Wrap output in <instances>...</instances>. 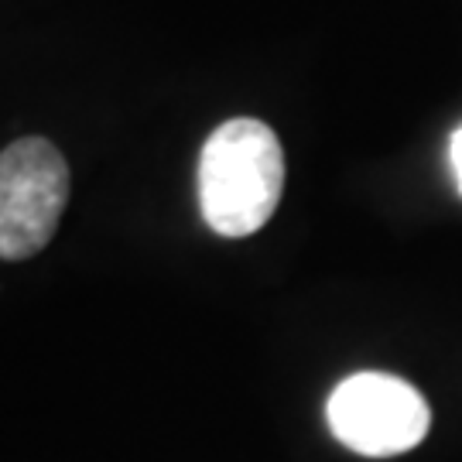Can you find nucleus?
Returning <instances> with one entry per match:
<instances>
[{"mask_svg": "<svg viewBox=\"0 0 462 462\" xmlns=\"http://www.w3.org/2000/svg\"><path fill=\"white\" fill-rule=\"evenodd\" d=\"M284 189V151L264 120L219 124L199 154V209L206 226L240 240L274 216Z\"/></svg>", "mask_w": 462, "mask_h": 462, "instance_id": "1", "label": "nucleus"}, {"mask_svg": "<svg viewBox=\"0 0 462 462\" xmlns=\"http://www.w3.org/2000/svg\"><path fill=\"white\" fill-rule=\"evenodd\" d=\"M69 202V165L45 137L0 151V257L24 261L49 247Z\"/></svg>", "mask_w": 462, "mask_h": 462, "instance_id": "3", "label": "nucleus"}, {"mask_svg": "<svg viewBox=\"0 0 462 462\" xmlns=\"http://www.w3.org/2000/svg\"><path fill=\"white\" fill-rule=\"evenodd\" d=\"M336 442L366 459H391L421 446L431 429L429 401L394 374H353L339 380L326 404Z\"/></svg>", "mask_w": 462, "mask_h": 462, "instance_id": "2", "label": "nucleus"}, {"mask_svg": "<svg viewBox=\"0 0 462 462\" xmlns=\"http://www.w3.org/2000/svg\"><path fill=\"white\" fill-rule=\"evenodd\" d=\"M448 158H452L456 185H459V192H462V127H456V134H452V144H448Z\"/></svg>", "mask_w": 462, "mask_h": 462, "instance_id": "4", "label": "nucleus"}]
</instances>
